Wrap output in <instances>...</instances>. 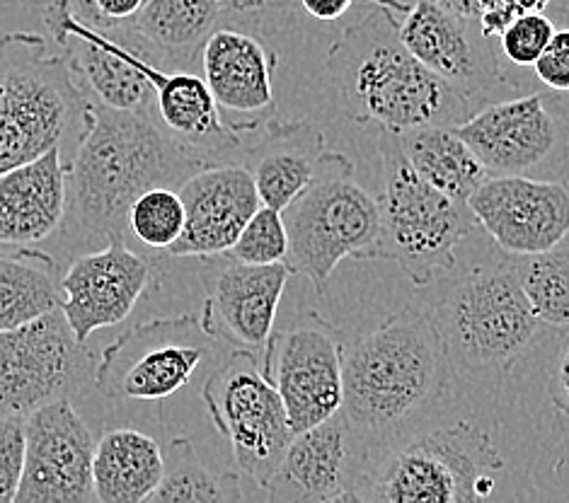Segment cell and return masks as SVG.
I'll use <instances>...</instances> for the list:
<instances>
[{"mask_svg": "<svg viewBox=\"0 0 569 503\" xmlns=\"http://www.w3.org/2000/svg\"><path fill=\"white\" fill-rule=\"evenodd\" d=\"M80 121L63 223L86 240L127 242L133 201L156 187L178 189L204 170L151 114L114 112L80 100Z\"/></svg>", "mask_w": 569, "mask_h": 503, "instance_id": "6da1fadb", "label": "cell"}, {"mask_svg": "<svg viewBox=\"0 0 569 503\" xmlns=\"http://www.w3.org/2000/svg\"><path fill=\"white\" fill-rule=\"evenodd\" d=\"M325 66L347 117L405 133L451 127L472 114L470 102L419 63L400 39V22L373 6L347 24L325 53Z\"/></svg>", "mask_w": 569, "mask_h": 503, "instance_id": "7a4b0ae2", "label": "cell"}, {"mask_svg": "<svg viewBox=\"0 0 569 503\" xmlns=\"http://www.w3.org/2000/svg\"><path fill=\"white\" fill-rule=\"evenodd\" d=\"M451 361L425 310L402 308L349 339L342 356V414L363 441L408 424L437 404Z\"/></svg>", "mask_w": 569, "mask_h": 503, "instance_id": "3957f363", "label": "cell"}, {"mask_svg": "<svg viewBox=\"0 0 569 503\" xmlns=\"http://www.w3.org/2000/svg\"><path fill=\"white\" fill-rule=\"evenodd\" d=\"M431 328L446 356L460 371L509 369L531 349L543 324L533 315L511 256L433 281Z\"/></svg>", "mask_w": 569, "mask_h": 503, "instance_id": "277c9868", "label": "cell"}, {"mask_svg": "<svg viewBox=\"0 0 569 503\" xmlns=\"http://www.w3.org/2000/svg\"><path fill=\"white\" fill-rule=\"evenodd\" d=\"M505 467L490 433L456 421L378 455L357 489L369 503H485Z\"/></svg>", "mask_w": 569, "mask_h": 503, "instance_id": "5b68a950", "label": "cell"}, {"mask_svg": "<svg viewBox=\"0 0 569 503\" xmlns=\"http://www.w3.org/2000/svg\"><path fill=\"white\" fill-rule=\"evenodd\" d=\"M378 153L383 192L376 260L396 262L417 289H427L456 271V252L476 221L468 207L437 192L412 170L398 133L381 131Z\"/></svg>", "mask_w": 569, "mask_h": 503, "instance_id": "8992f818", "label": "cell"}, {"mask_svg": "<svg viewBox=\"0 0 569 503\" xmlns=\"http://www.w3.org/2000/svg\"><path fill=\"white\" fill-rule=\"evenodd\" d=\"M289 233L287 266L325 295L345 260H376L381 209L355 177V160L325 153L316 180L281 213Z\"/></svg>", "mask_w": 569, "mask_h": 503, "instance_id": "52a82bcc", "label": "cell"}, {"mask_svg": "<svg viewBox=\"0 0 569 503\" xmlns=\"http://www.w3.org/2000/svg\"><path fill=\"white\" fill-rule=\"evenodd\" d=\"M216 431L228 441L238 470L267 489L289 451L293 431L277 388L250 351H233L201 388Z\"/></svg>", "mask_w": 569, "mask_h": 503, "instance_id": "ba28073f", "label": "cell"}, {"mask_svg": "<svg viewBox=\"0 0 569 503\" xmlns=\"http://www.w3.org/2000/svg\"><path fill=\"white\" fill-rule=\"evenodd\" d=\"M209 342L189 312L133 324L102 351L94 388L114 402H162L192 383Z\"/></svg>", "mask_w": 569, "mask_h": 503, "instance_id": "9c48e42d", "label": "cell"}, {"mask_svg": "<svg viewBox=\"0 0 569 503\" xmlns=\"http://www.w3.org/2000/svg\"><path fill=\"white\" fill-rule=\"evenodd\" d=\"M456 131L490 177L569 180V117L552 112L543 94L487 104Z\"/></svg>", "mask_w": 569, "mask_h": 503, "instance_id": "30bf717a", "label": "cell"}, {"mask_svg": "<svg viewBox=\"0 0 569 503\" xmlns=\"http://www.w3.org/2000/svg\"><path fill=\"white\" fill-rule=\"evenodd\" d=\"M349 334L318 310L298 315L287 330L274 332L262 359L287 406L293 436L332 419L342 410V356Z\"/></svg>", "mask_w": 569, "mask_h": 503, "instance_id": "8fae6325", "label": "cell"}, {"mask_svg": "<svg viewBox=\"0 0 569 503\" xmlns=\"http://www.w3.org/2000/svg\"><path fill=\"white\" fill-rule=\"evenodd\" d=\"M86 369L88 353L61 310L0 332V416L27 419L51 402L71 400Z\"/></svg>", "mask_w": 569, "mask_h": 503, "instance_id": "7c38bea8", "label": "cell"}, {"mask_svg": "<svg viewBox=\"0 0 569 503\" xmlns=\"http://www.w3.org/2000/svg\"><path fill=\"white\" fill-rule=\"evenodd\" d=\"M80 100L59 57L0 68V174L61 145Z\"/></svg>", "mask_w": 569, "mask_h": 503, "instance_id": "4fadbf2b", "label": "cell"}, {"mask_svg": "<svg viewBox=\"0 0 569 503\" xmlns=\"http://www.w3.org/2000/svg\"><path fill=\"white\" fill-rule=\"evenodd\" d=\"M293 271L287 264L250 266L226 254L207 256V298L199 312V328L213 342L264 359L274 336L277 310Z\"/></svg>", "mask_w": 569, "mask_h": 503, "instance_id": "5bb4252c", "label": "cell"}, {"mask_svg": "<svg viewBox=\"0 0 569 503\" xmlns=\"http://www.w3.org/2000/svg\"><path fill=\"white\" fill-rule=\"evenodd\" d=\"M94 436L71 400L24 419V462L12 503H90Z\"/></svg>", "mask_w": 569, "mask_h": 503, "instance_id": "9a60e30c", "label": "cell"}, {"mask_svg": "<svg viewBox=\"0 0 569 503\" xmlns=\"http://www.w3.org/2000/svg\"><path fill=\"white\" fill-rule=\"evenodd\" d=\"M468 211L505 256L543 254L569 242V180L487 177Z\"/></svg>", "mask_w": 569, "mask_h": 503, "instance_id": "2e32d148", "label": "cell"}, {"mask_svg": "<svg viewBox=\"0 0 569 503\" xmlns=\"http://www.w3.org/2000/svg\"><path fill=\"white\" fill-rule=\"evenodd\" d=\"M197 63L223 127L240 141L277 119L279 57L260 34L242 27H219L201 47Z\"/></svg>", "mask_w": 569, "mask_h": 503, "instance_id": "e0dca14e", "label": "cell"}, {"mask_svg": "<svg viewBox=\"0 0 569 503\" xmlns=\"http://www.w3.org/2000/svg\"><path fill=\"white\" fill-rule=\"evenodd\" d=\"M398 22L412 57L468 102L505 78L497 39H487L480 22L449 0H419Z\"/></svg>", "mask_w": 569, "mask_h": 503, "instance_id": "ac0fdd59", "label": "cell"}, {"mask_svg": "<svg viewBox=\"0 0 569 503\" xmlns=\"http://www.w3.org/2000/svg\"><path fill=\"white\" fill-rule=\"evenodd\" d=\"M156 281V266L133 252L124 240L80 254L61 276V315L78 344L100 332L119 328Z\"/></svg>", "mask_w": 569, "mask_h": 503, "instance_id": "d6986e66", "label": "cell"}, {"mask_svg": "<svg viewBox=\"0 0 569 503\" xmlns=\"http://www.w3.org/2000/svg\"><path fill=\"white\" fill-rule=\"evenodd\" d=\"M184 230L168 256H219L233 248L242 228L262 207L252 174L242 162H223L194 172L178 187Z\"/></svg>", "mask_w": 569, "mask_h": 503, "instance_id": "ffe728a7", "label": "cell"}, {"mask_svg": "<svg viewBox=\"0 0 569 503\" xmlns=\"http://www.w3.org/2000/svg\"><path fill=\"white\" fill-rule=\"evenodd\" d=\"M366 441L342 412L296 433L269 482L267 503H322L351 486L363 462Z\"/></svg>", "mask_w": 569, "mask_h": 503, "instance_id": "44dd1931", "label": "cell"}, {"mask_svg": "<svg viewBox=\"0 0 569 503\" xmlns=\"http://www.w3.org/2000/svg\"><path fill=\"white\" fill-rule=\"evenodd\" d=\"M69 209V162L61 145L0 174V250H32L49 240Z\"/></svg>", "mask_w": 569, "mask_h": 503, "instance_id": "7402d4cb", "label": "cell"}, {"mask_svg": "<svg viewBox=\"0 0 569 503\" xmlns=\"http://www.w3.org/2000/svg\"><path fill=\"white\" fill-rule=\"evenodd\" d=\"M242 165L252 174L260 203L279 213L287 211L316 180L328 153L325 135L310 121H269Z\"/></svg>", "mask_w": 569, "mask_h": 503, "instance_id": "603a6c76", "label": "cell"}, {"mask_svg": "<svg viewBox=\"0 0 569 503\" xmlns=\"http://www.w3.org/2000/svg\"><path fill=\"white\" fill-rule=\"evenodd\" d=\"M162 474L166 451L139 429H107L94 443L92 499L98 503H148Z\"/></svg>", "mask_w": 569, "mask_h": 503, "instance_id": "cb8c5ba5", "label": "cell"}, {"mask_svg": "<svg viewBox=\"0 0 569 503\" xmlns=\"http://www.w3.org/2000/svg\"><path fill=\"white\" fill-rule=\"evenodd\" d=\"M221 20L219 0H148L141 16L119 34L141 47L156 66L172 63L178 71H187Z\"/></svg>", "mask_w": 569, "mask_h": 503, "instance_id": "d4e9b609", "label": "cell"}, {"mask_svg": "<svg viewBox=\"0 0 569 503\" xmlns=\"http://www.w3.org/2000/svg\"><path fill=\"white\" fill-rule=\"evenodd\" d=\"M412 170L437 192L468 207L487 180V170L472 148L451 127H422L398 133Z\"/></svg>", "mask_w": 569, "mask_h": 503, "instance_id": "484cf974", "label": "cell"}, {"mask_svg": "<svg viewBox=\"0 0 569 503\" xmlns=\"http://www.w3.org/2000/svg\"><path fill=\"white\" fill-rule=\"evenodd\" d=\"M57 260L39 250L0 252V332L20 330L61 310Z\"/></svg>", "mask_w": 569, "mask_h": 503, "instance_id": "4316f807", "label": "cell"}, {"mask_svg": "<svg viewBox=\"0 0 569 503\" xmlns=\"http://www.w3.org/2000/svg\"><path fill=\"white\" fill-rule=\"evenodd\" d=\"M240 477L211 470L192 439L178 436L166 447V474L148 503H240Z\"/></svg>", "mask_w": 569, "mask_h": 503, "instance_id": "83f0119b", "label": "cell"}, {"mask_svg": "<svg viewBox=\"0 0 569 503\" xmlns=\"http://www.w3.org/2000/svg\"><path fill=\"white\" fill-rule=\"evenodd\" d=\"M536 320L569 332V242L533 256H511Z\"/></svg>", "mask_w": 569, "mask_h": 503, "instance_id": "f1b7e54d", "label": "cell"}, {"mask_svg": "<svg viewBox=\"0 0 569 503\" xmlns=\"http://www.w3.org/2000/svg\"><path fill=\"white\" fill-rule=\"evenodd\" d=\"M184 230V207L172 187L148 189L131 203L127 215V235L146 250L168 254Z\"/></svg>", "mask_w": 569, "mask_h": 503, "instance_id": "f546056e", "label": "cell"}, {"mask_svg": "<svg viewBox=\"0 0 569 503\" xmlns=\"http://www.w3.org/2000/svg\"><path fill=\"white\" fill-rule=\"evenodd\" d=\"M226 256L250 266H272L287 264L289 256V233L283 215L274 209L260 207L248 225L242 228L236 244Z\"/></svg>", "mask_w": 569, "mask_h": 503, "instance_id": "4dcf8cb0", "label": "cell"}, {"mask_svg": "<svg viewBox=\"0 0 569 503\" xmlns=\"http://www.w3.org/2000/svg\"><path fill=\"white\" fill-rule=\"evenodd\" d=\"M558 32L555 20L546 12H531L513 20L499 37V51L511 66L528 68L540 59L550 39Z\"/></svg>", "mask_w": 569, "mask_h": 503, "instance_id": "1f68e13d", "label": "cell"}, {"mask_svg": "<svg viewBox=\"0 0 569 503\" xmlns=\"http://www.w3.org/2000/svg\"><path fill=\"white\" fill-rule=\"evenodd\" d=\"M73 18L102 34L127 32L148 0H66Z\"/></svg>", "mask_w": 569, "mask_h": 503, "instance_id": "d6a6232c", "label": "cell"}, {"mask_svg": "<svg viewBox=\"0 0 569 503\" xmlns=\"http://www.w3.org/2000/svg\"><path fill=\"white\" fill-rule=\"evenodd\" d=\"M24 462V419L0 416V503H12Z\"/></svg>", "mask_w": 569, "mask_h": 503, "instance_id": "836d02e7", "label": "cell"}, {"mask_svg": "<svg viewBox=\"0 0 569 503\" xmlns=\"http://www.w3.org/2000/svg\"><path fill=\"white\" fill-rule=\"evenodd\" d=\"M552 6V0H487L480 6L478 22L480 30L487 39H497L507 27L523 16H531V12H546Z\"/></svg>", "mask_w": 569, "mask_h": 503, "instance_id": "e575fe53", "label": "cell"}, {"mask_svg": "<svg viewBox=\"0 0 569 503\" xmlns=\"http://www.w3.org/2000/svg\"><path fill=\"white\" fill-rule=\"evenodd\" d=\"M533 73L548 90L560 94L569 92V27L555 32L546 51L533 63Z\"/></svg>", "mask_w": 569, "mask_h": 503, "instance_id": "d590c367", "label": "cell"}, {"mask_svg": "<svg viewBox=\"0 0 569 503\" xmlns=\"http://www.w3.org/2000/svg\"><path fill=\"white\" fill-rule=\"evenodd\" d=\"M293 0H219L223 18H238L240 24H252L260 18L289 10Z\"/></svg>", "mask_w": 569, "mask_h": 503, "instance_id": "8d00e7d4", "label": "cell"}, {"mask_svg": "<svg viewBox=\"0 0 569 503\" xmlns=\"http://www.w3.org/2000/svg\"><path fill=\"white\" fill-rule=\"evenodd\" d=\"M548 394L558 410L569 414V334L562 342L558 356H555V361H552Z\"/></svg>", "mask_w": 569, "mask_h": 503, "instance_id": "74e56055", "label": "cell"}, {"mask_svg": "<svg viewBox=\"0 0 569 503\" xmlns=\"http://www.w3.org/2000/svg\"><path fill=\"white\" fill-rule=\"evenodd\" d=\"M310 18L318 22H335L355 8L357 0H298Z\"/></svg>", "mask_w": 569, "mask_h": 503, "instance_id": "f35d334b", "label": "cell"}, {"mask_svg": "<svg viewBox=\"0 0 569 503\" xmlns=\"http://www.w3.org/2000/svg\"><path fill=\"white\" fill-rule=\"evenodd\" d=\"M371 3H373V6H381V8L390 10L396 18H400V16H405V12H408L412 6H417L419 0H371Z\"/></svg>", "mask_w": 569, "mask_h": 503, "instance_id": "ab89813d", "label": "cell"}, {"mask_svg": "<svg viewBox=\"0 0 569 503\" xmlns=\"http://www.w3.org/2000/svg\"><path fill=\"white\" fill-rule=\"evenodd\" d=\"M322 503H369V499H366L357 486H347V489H342L340 494H335Z\"/></svg>", "mask_w": 569, "mask_h": 503, "instance_id": "60d3db41", "label": "cell"}, {"mask_svg": "<svg viewBox=\"0 0 569 503\" xmlns=\"http://www.w3.org/2000/svg\"><path fill=\"white\" fill-rule=\"evenodd\" d=\"M449 3H451L458 12H463V16H468V18H476V20H478L480 0H449Z\"/></svg>", "mask_w": 569, "mask_h": 503, "instance_id": "b9f144b4", "label": "cell"}, {"mask_svg": "<svg viewBox=\"0 0 569 503\" xmlns=\"http://www.w3.org/2000/svg\"><path fill=\"white\" fill-rule=\"evenodd\" d=\"M550 10H555V12H560V16H569V0H552V6H550Z\"/></svg>", "mask_w": 569, "mask_h": 503, "instance_id": "7bdbcfd3", "label": "cell"}, {"mask_svg": "<svg viewBox=\"0 0 569 503\" xmlns=\"http://www.w3.org/2000/svg\"><path fill=\"white\" fill-rule=\"evenodd\" d=\"M482 3H487V0H480V6H482Z\"/></svg>", "mask_w": 569, "mask_h": 503, "instance_id": "ee69618b", "label": "cell"}, {"mask_svg": "<svg viewBox=\"0 0 569 503\" xmlns=\"http://www.w3.org/2000/svg\"><path fill=\"white\" fill-rule=\"evenodd\" d=\"M0 37H3V34H0Z\"/></svg>", "mask_w": 569, "mask_h": 503, "instance_id": "f6af8a7d", "label": "cell"}]
</instances>
